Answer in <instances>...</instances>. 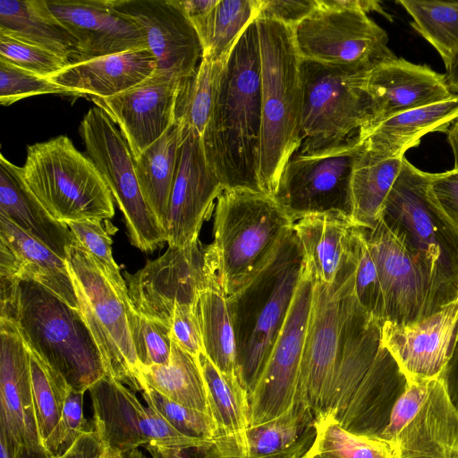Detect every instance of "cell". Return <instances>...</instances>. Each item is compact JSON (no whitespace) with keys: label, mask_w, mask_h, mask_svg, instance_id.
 <instances>
[{"label":"cell","mask_w":458,"mask_h":458,"mask_svg":"<svg viewBox=\"0 0 458 458\" xmlns=\"http://www.w3.org/2000/svg\"><path fill=\"white\" fill-rule=\"evenodd\" d=\"M261 128L260 52L255 19L226 59L202 135L207 159L225 190L263 192L259 182Z\"/></svg>","instance_id":"obj_2"},{"label":"cell","mask_w":458,"mask_h":458,"mask_svg":"<svg viewBox=\"0 0 458 458\" xmlns=\"http://www.w3.org/2000/svg\"><path fill=\"white\" fill-rule=\"evenodd\" d=\"M305 267L293 227L268 262L226 297L237 345L238 378L249 397L283 327Z\"/></svg>","instance_id":"obj_4"},{"label":"cell","mask_w":458,"mask_h":458,"mask_svg":"<svg viewBox=\"0 0 458 458\" xmlns=\"http://www.w3.org/2000/svg\"><path fill=\"white\" fill-rule=\"evenodd\" d=\"M457 337L458 296L417 322L381 326V343L407 381L441 377Z\"/></svg>","instance_id":"obj_20"},{"label":"cell","mask_w":458,"mask_h":458,"mask_svg":"<svg viewBox=\"0 0 458 458\" xmlns=\"http://www.w3.org/2000/svg\"><path fill=\"white\" fill-rule=\"evenodd\" d=\"M169 328L173 341L183 350L195 357L203 352L198 306L175 305Z\"/></svg>","instance_id":"obj_51"},{"label":"cell","mask_w":458,"mask_h":458,"mask_svg":"<svg viewBox=\"0 0 458 458\" xmlns=\"http://www.w3.org/2000/svg\"><path fill=\"white\" fill-rule=\"evenodd\" d=\"M260 0H218L205 15L191 20L199 36L202 58L226 60L237 40L257 17Z\"/></svg>","instance_id":"obj_36"},{"label":"cell","mask_w":458,"mask_h":458,"mask_svg":"<svg viewBox=\"0 0 458 458\" xmlns=\"http://www.w3.org/2000/svg\"><path fill=\"white\" fill-rule=\"evenodd\" d=\"M318 6V0H260L256 18L270 19L293 27Z\"/></svg>","instance_id":"obj_52"},{"label":"cell","mask_w":458,"mask_h":458,"mask_svg":"<svg viewBox=\"0 0 458 458\" xmlns=\"http://www.w3.org/2000/svg\"><path fill=\"white\" fill-rule=\"evenodd\" d=\"M365 89L372 101L373 115L370 124L360 132L391 116L456 95L450 90L445 74L403 58L386 62L370 72Z\"/></svg>","instance_id":"obj_24"},{"label":"cell","mask_w":458,"mask_h":458,"mask_svg":"<svg viewBox=\"0 0 458 458\" xmlns=\"http://www.w3.org/2000/svg\"><path fill=\"white\" fill-rule=\"evenodd\" d=\"M178 2L191 21L208 13L218 0H178Z\"/></svg>","instance_id":"obj_58"},{"label":"cell","mask_w":458,"mask_h":458,"mask_svg":"<svg viewBox=\"0 0 458 458\" xmlns=\"http://www.w3.org/2000/svg\"><path fill=\"white\" fill-rule=\"evenodd\" d=\"M314 283L305 266L283 327L249 397L250 427L281 415L296 402Z\"/></svg>","instance_id":"obj_15"},{"label":"cell","mask_w":458,"mask_h":458,"mask_svg":"<svg viewBox=\"0 0 458 458\" xmlns=\"http://www.w3.org/2000/svg\"><path fill=\"white\" fill-rule=\"evenodd\" d=\"M197 359L206 384L209 414L217 428L215 445L247 457L250 401L246 389L238 377L220 372L203 352Z\"/></svg>","instance_id":"obj_31"},{"label":"cell","mask_w":458,"mask_h":458,"mask_svg":"<svg viewBox=\"0 0 458 458\" xmlns=\"http://www.w3.org/2000/svg\"><path fill=\"white\" fill-rule=\"evenodd\" d=\"M0 214L66 259L74 241L65 223L50 216L24 183L21 167L0 155Z\"/></svg>","instance_id":"obj_29"},{"label":"cell","mask_w":458,"mask_h":458,"mask_svg":"<svg viewBox=\"0 0 458 458\" xmlns=\"http://www.w3.org/2000/svg\"><path fill=\"white\" fill-rule=\"evenodd\" d=\"M105 458H122V452L107 448Z\"/></svg>","instance_id":"obj_63"},{"label":"cell","mask_w":458,"mask_h":458,"mask_svg":"<svg viewBox=\"0 0 458 458\" xmlns=\"http://www.w3.org/2000/svg\"><path fill=\"white\" fill-rule=\"evenodd\" d=\"M315 417L303 403L294 404L281 415L247 430V458H266L295 445L314 428Z\"/></svg>","instance_id":"obj_40"},{"label":"cell","mask_w":458,"mask_h":458,"mask_svg":"<svg viewBox=\"0 0 458 458\" xmlns=\"http://www.w3.org/2000/svg\"><path fill=\"white\" fill-rule=\"evenodd\" d=\"M66 262L79 312L99 352L106 376L141 393L147 386L128 323L125 301L94 258L74 242Z\"/></svg>","instance_id":"obj_10"},{"label":"cell","mask_w":458,"mask_h":458,"mask_svg":"<svg viewBox=\"0 0 458 458\" xmlns=\"http://www.w3.org/2000/svg\"><path fill=\"white\" fill-rule=\"evenodd\" d=\"M125 303L133 346L141 367L167 365L173 344L170 328L138 313L129 299Z\"/></svg>","instance_id":"obj_44"},{"label":"cell","mask_w":458,"mask_h":458,"mask_svg":"<svg viewBox=\"0 0 458 458\" xmlns=\"http://www.w3.org/2000/svg\"><path fill=\"white\" fill-rule=\"evenodd\" d=\"M315 436L307 453L332 458H395L391 445L382 439L358 435L344 429L328 415L314 421Z\"/></svg>","instance_id":"obj_42"},{"label":"cell","mask_w":458,"mask_h":458,"mask_svg":"<svg viewBox=\"0 0 458 458\" xmlns=\"http://www.w3.org/2000/svg\"><path fill=\"white\" fill-rule=\"evenodd\" d=\"M25 185L60 222L110 219L114 198L92 160L65 135L27 147Z\"/></svg>","instance_id":"obj_7"},{"label":"cell","mask_w":458,"mask_h":458,"mask_svg":"<svg viewBox=\"0 0 458 458\" xmlns=\"http://www.w3.org/2000/svg\"><path fill=\"white\" fill-rule=\"evenodd\" d=\"M140 394L146 404L177 432L198 440L213 443L216 440L217 428L210 414L174 403L148 386Z\"/></svg>","instance_id":"obj_45"},{"label":"cell","mask_w":458,"mask_h":458,"mask_svg":"<svg viewBox=\"0 0 458 458\" xmlns=\"http://www.w3.org/2000/svg\"><path fill=\"white\" fill-rule=\"evenodd\" d=\"M209 447L155 445L146 446L145 449L152 458H202Z\"/></svg>","instance_id":"obj_55"},{"label":"cell","mask_w":458,"mask_h":458,"mask_svg":"<svg viewBox=\"0 0 458 458\" xmlns=\"http://www.w3.org/2000/svg\"><path fill=\"white\" fill-rule=\"evenodd\" d=\"M403 157H385L366 148L358 157L351 179L352 219L359 226L374 227L398 177Z\"/></svg>","instance_id":"obj_34"},{"label":"cell","mask_w":458,"mask_h":458,"mask_svg":"<svg viewBox=\"0 0 458 458\" xmlns=\"http://www.w3.org/2000/svg\"><path fill=\"white\" fill-rule=\"evenodd\" d=\"M446 134L454 157V167H458V119L451 124Z\"/></svg>","instance_id":"obj_60"},{"label":"cell","mask_w":458,"mask_h":458,"mask_svg":"<svg viewBox=\"0 0 458 458\" xmlns=\"http://www.w3.org/2000/svg\"><path fill=\"white\" fill-rule=\"evenodd\" d=\"M198 314L203 352L220 372L238 377L235 334L223 292L205 291L198 302Z\"/></svg>","instance_id":"obj_37"},{"label":"cell","mask_w":458,"mask_h":458,"mask_svg":"<svg viewBox=\"0 0 458 458\" xmlns=\"http://www.w3.org/2000/svg\"><path fill=\"white\" fill-rule=\"evenodd\" d=\"M305 266L316 282L340 288L353 274L357 225L337 213L305 216L293 224Z\"/></svg>","instance_id":"obj_25"},{"label":"cell","mask_w":458,"mask_h":458,"mask_svg":"<svg viewBox=\"0 0 458 458\" xmlns=\"http://www.w3.org/2000/svg\"><path fill=\"white\" fill-rule=\"evenodd\" d=\"M429 176L403 157L380 219L400 232L447 303L458 296V237L430 200Z\"/></svg>","instance_id":"obj_8"},{"label":"cell","mask_w":458,"mask_h":458,"mask_svg":"<svg viewBox=\"0 0 458 458\" xmlns=\"http://www.w3.org/2000/svg\"><path fill=\"white\" fill-rule=\"evenodd\" d=\"M339 336V290L315 281L296 399L308 406L315 418L323 414L327 403Z\"/></svg>","instance_id":"obj_21"},{"label":"cell","mask_w":458,"mask_h":458,"mask_svg":"<svg viewBox=\"0 0 458 458\" xmlns=\"http://www.w3.org/2000/svg\"><path fill=\"white\" fill-rule=\"evenodd\" d=\"M0 458H53L43 447L33 448L13 443L0 433Z\"/></svg>","instance_id":"obj_56"},{"label":"cell","mask_w":458,"mask_h":458,"mask_svg":"<svg viewBox=\"0 0 458 458\" xmlns=\"http://www.w3.org/2000/svg\"><path fill=\"white\" fill-rule=\"evenodd\" d=\"M428 195L436 210L458 237V167L430 174Z\"/></svg>","instance_id":"obj_48"},{"label":"cell","mask_w":458,"mask_h":458,"mask_svg":"<svg viewBox=\"0 0 458 458\" xmlns=\"http://www.w3.org/2000/svg\"><path fill=\"white\" fill-rule=\"evenodd\" d=\"M30 354V372L36 422L43 447L56 456V429L69 385L37 353Z\"/></svg>","instance_id":"obj_38"},{"label":"cell","mask_w":458,"mask_h":458,"mask_svg":"<svg viewBox=\"0 0 458 458\" xmlns=\"http://www.w3.org/2000/svg\"><path fill=\"white\" fill-rule=\"evenodd\" d=\"M74 243L94 258L122 299L128 298L127 284L112 254V238L100 220L65 222Z\"/></svg>","instance_id":"obj_43"},{"label":"cell","mask_w":458,"mask_h":458,"mask_svg":"<svg viewBox=\"0 0 458 458\" xmlns=\"http://www.w3.org/2000/svg\"><path fill=\"white\" fill-rule=\"evenodd\" d=\"M391 446L395 458H458V409L442 377L429 381L424 402Z\"/></svg>","instance_id":"obj_27"},{"label":"cell","mask_w":458,"mask_h":458,"mask_svg":"<svg viewBox=\"0 0 458 458\" xmlns=\"http://www.w3.org/2000/svg\"><path fill=\"white\" fill-rule=\"evenodd\" d=\"M368 74L312 61H301L302 113L296 152L311 154L356 137L372 120Z\"/></svg>","instance_id":"obj_9"},{"label":"cell","mask_w":458,"mask_h":458,"mask_svg":"<svg viewBox=\"0 0 458 458\" xmlns=\"http://www.w3.org/2000/svg\"><path fill=\"white\" fill-rule=\"evenodd\" d=\"M292 30L301 60L369 74L397 58L388 47L387 33L366 13L324 0Z\"/></svg>","instance_id":"obj_11"},{"label":"cell","mask_w":458,"mask_h":458,"mask_svg":"<svg viewBox=\"0 0 458 458\" xmlns=\"http://www.w3.org/2000/svg\"><path fill=\"white\" fill-rule=\"evenodd\" d=\"M338 290L339 354L327 403L319 416H331L352 433L381 438L407 381L381 343V325L357 301L353 275Z\"/></svg>","instance_id":"obj_1"},{"label":"cell","mask_w":458,"mask_h":458,"mask_svg":"<svg viewBox=\"0 0 458 458\" xmlns=\"http://www.w3.org/2000/svg\"><path fill=\"white\" fill-rule=\"evenodd\" d=\"M365 148L366 141L358 136L327 150L295 152L282 171L273 198L294 223L322 213L352 218V174Z\"/></svg>","instance_id":"obj_14"},{"label":"cell","mask_w":458,"mask_h":458,"mask_svg":"<svg viewBox=\"0 0 458 458\" xmlns=\"http://www.w3.org/2000/svg\"><path fill=\"white\" fill-rule=\"evenodd\" d=\"M458 119V94L454 98L391 116L360 132L368 148L385 157H404L406 150L420 144L431 131L447 132Z\"/></svg>","instance_id":"obj_30"},{"label":"cell","mask_w":458,"mask_h":458,"mask_svg":"<svg viewBox=\"0 0 458 458\" xmlns=\"http://www.w3.org/2000/svg\"><path fill=\"white\" fill-rule=\"evenodd\" d=\"M183 81L174 73L157 70L119 94L93 97L91 100L118 127L137 159L175 122V104Z\"/></svg>","instance_id":"obj_19"},{"label":"cell","mask_w":458,"mask_h":458,"mask_svg":"<svg viewBox=\"0 0 458 458\" xmlns=\"http://www.w3.org/2000/svg\"><path fill=\"white\" fill-rule=\"evenodd\" d=\"M0 32L76 61V40L46 0H0Z\"/></svg>","instance_id":"obj_32"},{"label":"cell","mask_w":458,"mask_h":458,"mask_svg":"<svg viewBox=\"0 0 458 458\" xmlns=\"http://www.w3.org/2000/svg\"><path fill=\"white\" fill-rule=\"evenodd\" d=\"M49 8L76 40L84 62L138 49H148L140 30L118 14L109 0L47 1Z\"/></svg>","instance_id":"obj_23"},{"label":"cell","mask_w":458,"mask_h":458,"mask_svg":"<svg viewBox=\"0 0 458 458\" xmlns=\"http://www.w3.org/2000/svg\"><path fill=\"white\" fill-rule=\"evenodd\" d=\"M445 383L447 393L458 409V376L443 377Z\"/></svg>","instance_id":"obj_61"},{"label":"cell","mask_w":458,"mask_h":458,"mask_svg":"<svg viewBox=\"0 0 458 458\" xmlns=\"http://www.w3.org/2000/svg\"><path fill=\"white\" fill-rule=\"evenodd\" d=\"M87 156L92 160L122 211L131 243L153 251L167 242L165 230L148 207L140 189L135 159L118 127L98 107H91L79 127Z\"/></svg>","instance_id":"obj_13"},{"label":"cell","mask_w":458,"mask_h":458,"mask_svg":"<svg viewBox=\"0 0 458 458\" xmlns=\"http://www.w3.org/2000/svg\"><path fill=\"white\" fill-rule=\"evenodd\" d=\"M315 436V428L308 432L295 445L282 454L266 458H301L310 447ZM202 458H246L241 455L220 451L215 444L208 448Z\"/></svg>","instance_id":"obj_54"},{"label":"cell","mask_w":458,"mask_h":458,"mask_svg":"<svg viewBox=\"0 0 458 458\" xmlns=\"http://www.w3.org/2000/svg\"><path fill=\"white\" fill-rule=\"evenodd\" d=\"M301 458H332L326 454H310L307 452L301 456Z\"/></svg>","instance_id":"obj_64"},{"label":"cell","mask_w":458,"mask_h":458,"mask_svg":"<svg viewBox=\"0 0 458 458\" xmlns=\"http://www.w3.org/2000/svg\"><path fill=\"white\" fill-rule=\"evenodd\" d=\"M142 375L148 386L169 400L209 414L206 384L198 359L174 341L169 363L142 367Z\"/></svg>","instance_id":"obj_35"},{"label":"cell","mask_w":458,"mask_h":458,"mask_svg":"<svg viewBox=\"0 0 458 458\" xmlns=\"http://www.w3.org/2000/svg\"><path fill=\"white\" fill-rule=\"evenodd\" d=\"M124 279L132 308L168 327L175 305L198 306L205 291L220 289L210 246L199 237L182 246H168L162 256L135 273L125 272Z\"/></svg>","instance_id":"obj_12"},{"label":"cell","mask_w":458,"mask_h":458,"mask_svg":"<svg viewBox=\"0 0 458 458\" xmlns=\"http://www.w3.org/2000/svg\"><path fill=\"white\" fill-rule=\"evenodd\" d=\"M0 58L45 78H50L70 64L47 49L4 32H0Z\"/></svg>","instance_id":"obj_46"},{"label":"cell","mask_w":458,"mask_h":458,"mask_svg":"<svg viewBox=\"0 0 458 458\" xmlns=\"http://www.w3.org/2000/svg\"><path fill=\"white\" fill-rule=\"evenodd\" d=\"M85 392L69 386L62 415L56 429V456L63 454L86 429L83 416V397Z\"/></svg>","instance_id":"obj_50"},{"label":"cell","mask_w":458,"mask_h":458,"mask_svg":"<svg viewBox=\"0 0 458 458\" xmlns=\"http://www.w3.org/2000/svg\"><path fill=\"white\" fill-rule=\"evenodd\" d=\"M70 92L48 78L20 68L0 58V103L8 106L28 97Z\"/></svg>","instance_id":"obj_47"},{"label":"cell","mask_w":458,"mask_h":458,"mask_svg":"<svg viewBox=\"0 0 458 458\" xmlns=\"http://www.w3.org/2000/svg\"><path fill=\"white\" fill-rule=\"evenodd\" d=\"M0 433L18 445L43 447L35 416L30 351L16 325L7 318H0Z\"/></svg>","instance_id":"obj_22"},{"label":"cell","mask_w":458,"mask_h":458,"mask_svg":"<svg viewBox=\"0 0 458 458\" xmlns=\"http://www.w3.org/2000/svg\"><path fill=\"white\" fill-rule=\"evenodd\" d=\"M111 7L132 22L155 57L157 71L191 77L202 59L197 31L178 0H109Z\"/></svg>","instance_id":"obj_17"},{"label":"cell","mask_w":458,"mask_h":458,"mask_svg":"<svg viewBox=\"0 0 458 458\" xmlns=\"http://www.w3.org/2000/svg\"><path fill=\"white\" fill-rule=\"evenodd\" d=\"M0 279L38 283L79 310L66 259L0 214Z\"/></svg>","instance_id":"obj_26"},{"label":"cell","mask_w":458,"mask_h":458,"mask_svg":"<svg viewBox=\"0 0 458 458\" xmlns=\"http://www.w3.org/2000/svg\"><path fill=\"white\" fill-rule=\"evenodd\" d=\"M1 316L18 327L27 346L70 387L88 391L106 376L93 338L79 310L32 281L0 279Z\"/></svg>","instance_id":"obj_3"},{"label":"cell","mask_w":458,"mask_h":458,"mask_svg":"<svg viewBox=\"0 0 458 458\" xmlns=\"http://www.w3.org/2000/svg\"><path fill=\"white\" fill-rule=\"evenodd\" d=\"M328 5L339 8L359 10L366 13L377 12L387 17L379 2L369 0H324Z\"/></svg>","instance_id":"obj_57"},{"label":"cell","mask_w":458,"mask_h":458,"mask_svg":"<svg viewBox=\"0 0 458 458\" xmlns=\"http://www.w3.org/2000/svg\"><path fill=\"white\" fill-rule=\"evenodd\" d=\"M260 52L262 128L259 182L273 195L284 167L300 146L302 113L301 58L292 28L256 18Z\"/></svg>","instance_id":"obj_5"},{"label":"cell","mask_w":458,"mask_h":458,"mask_svg":"<svg viewBox=\"0 0 458 458\" xmlns=\"http://www.w3.org/2000/svg\"><path fill=\"white\" fill-rule=\"evenodd\" d=\"M95 429L107 448L126 451L148 445L209 447L215 443L183 436L123 383L104 376L89 390Z\"/></svg>","instance_id":"obj_16"},{"label":"cell","mask_w":458,"mask_h":458,"mask_svg":"<svg viewBox=\"0 0 458 458\" xmlns=\"http://www.w3.org/2000/svg\"><path fill=\"white\" fill-rule=\"evenodd\" d=\"M122 458H148L146 454L140 450V448H134L122 452Z\"/></svg>","instance_id":"obj_62"},{"label":"cell","mask_w":458,"mask_h":458,"mask_svg":"<svg viewBox=\"0 0 458 458\" xmlns=\"http://www.w3.org/2000/svg\"><path fill=\"white\" fill-rule=\"evenodd\" d=\"M445 70V75L450 90L458 94V55Z\"/></svg>","instance_id":"obj_59"},{"label":"cell","mask_w":458,"mask_h":458,"mask_svg":"<svg viewBox=\"0 0 458 458\" xmlns=\"http://www.w3.org/2000/svg\"><path fill=\"white\" fill-rule=\"evenodd\" d=\"M225 62L202 58L195 72L182 82L175 104V122L203 135Z\"/></svg>","instance_id":"obj_41"},{"label":"cell","mask_w":458,"mask_h":458,"mask_svg":"<svg viewBox=\"0 0 458 458\" xmlns=\"http://www.w3.org/2000/svg\"><path fill=\"white\" fill-rule=\"evenodd\" d=\"M224 190L207 159L202 136L184 126L165 225L168 246L199 237Z\"/></svg>","instance_id":"obj_18"},{"label":"cell","mask_w":458,"mask_h":458,"mask_svg":"<svg viewBox=\"0 0 458 458\" xmlns=\"http://www.w3.org/2000/svg\"><path fill=\"white\" fill-rule=\"evenodd\" d=\"M294 222L272 195L224 190L214 213L209 244L225 297L248 283L272 258Z\"/></svg>","instance_id":"obj_6"},{"label":"cell","mask_w":458,"mask_h":458,"mask_svg":"<svg viewBox=\"0 0 458 458\" xmlns=\"http://www.w3.org/2000/svg\"><path fill=\"white\" fill-rule=\"evenodd\" d=\"M157 70L149 49H138L70 63L48 79L71 95L108 98L140 83Z\"/></svg>","instance_id":"obj_28"},{"label":"cell","mask_w":458,"mask_h":458,"mask_svg":"<svg viewBox=\"0 0 458 458\" xmlns=\"http://www.w3.org/2000/svg\"><path fill=\"white\" fill-rule=\"evenodd\" d=\"M183 129L184 125L174 122L135 159L136 176L142 196L164 230Z\"/></svg>","instance_id":"obj_33"},{"label":"cell","mask_w":458,"mask_h":458,"mask_svg":"<svg viewBox=\"0 0 458 458\" xmlns=\"http://www.w3.org/2000/svg\"><path fill=\"white\" fill-rule=\"evenodd\" d=\"M430 380H410L391 411L382 439L390 445L403 427L413 418L424 402Z\"/></svg>","instance_id":"obj_49"},{"label":"cell","mask_w":458,"mask_h":458,"mask_svg":"<svg viewBox=\"0 0 458 458\" xmlns=\"http://www.w3.org/2000/svg\"><path fill=\"white\" fill-rule=\"evenodd\" d=\"M106 445L97 429L82 432L72 446L55 458H105Z\"/></svg>","instance_id":"obj_53"},{"label":"cell","mask_w":458,"mask_h":458,"mask_svg":"<svg viewBox=\"0 0 458 458\" xmlns=\"http://www.w3.org/2000/svg\"><path fill=\"white\" fill-rule=\"evenodd\" d=\"M411 26L441 56L445 69L458 55V1L400 0Z\"/></svg>","instance_id":"obj_39"}]
</instances>
